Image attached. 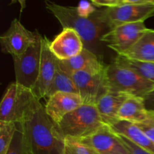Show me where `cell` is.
Returning a JSON list of instances; mask_svg holds the SVG:
<instances>
[{
	"mask_svg": "<svg viewBox=\"0 0 154 154\" xmlns=\"http://www.w3.org/2000/svg\"><path fill=\"white\" fill-rule=\"evenodd\" d=\"M32 154H63L66 136L59 123L45 111L40 100L35 99L20 123Z\"/></svg>",
	"mask_w": 154,
	"mask_h": 154,
	"instance_id": "6da1fadb",
	"label": "cell"
},
{
	"mask_svg": "<svg viewBox=\"0 0 154 154\" xmlns=\"http://www.w3.org/2000/svg\"><path fill=\"white\" fill-rule=\"evenodd\" d=\"M46 7L58 20L63 29L75 30L81 36L84 48L101 59L98 47L102 43V36L109 29L96 17L95 11L91 14L85 15L81 13L79 8L60 5L51 2H46Z\"/></svg>",
	"mask_w": 154,
	"mask_h": 154,
	"instance_id": "7a4b0ae2",
	"label": "cell"
},
{
	"mask_svg": "<svg viewBox=\"0 0 154 154\" xmlns=\"http://www.w3.org/2000/svg\"><path fill=\"white\" fill-rule=\"evenodd\" d=\"M107 84L109 91L120 92L147 99L154 93V84L133 69L113 61L106 66Z\"/></svg>",
	"mask_w": 154,
	"mask_h": 154,
	"instance_id": "3957f363",
	"label": "cell"
},
{
	"mask_svg": "<svg viewBox=\"0 0 154 154\" xmlns=\"http://www.w3.org/2000/svg\"><path fill=\"white\" fill-rule=\"evenodd\" d=\"M105 124L96 105L84 104L66 114L59 123L65 136L77 139L89 136Z\"/></svg>",
	"mask_w": 154,
	"mask_h": 154,
	"instance_id": "277c9868",
	"label": "cell"
},
{
	"mask_svg": "<svg viewBox=\"0 0 154 154\" xmlns=\"http://www.w3.org/2000/svg\"><path fill=\"white\" fill-rule=\"evenodd\" d=\"M35 99L30 89L17 82L9 84L0 105V121L20 123Z\"/></svg>",
	"mask_w": 154,
	"mask_h": 154,
	"instance_id": "5b68a950",
	"label": "cell"
},
{
	"mask_svg": "<svg viewBox=\"0 0 154 154\" xmlns=\"http://www.w3.org/2000/svg\"><path fill=\"white\" fill-rule=\"evenodd\" d=\"M84 105H96L108 90L106 78V66L90 67L72 75Z\"/></svg>",
	"mask_w": 154,
	"mask_h": 154,
	"instance_id": "8992f818",
	"label": "cell"
},
{
	"mask_svg": "<svg viewBox=\"0 0 154 154\" xmlns=\"http://www.w3.org/2000/svg\"><path fill=\"white\" fill-rule=\"evenodd\" d=\"M95 14L110 30L122 24L144 22L154 16V4H123L117 7L96 10Z\"/></svg>",
	"mask_w": 154,
	"mask_h": 154,
	"instance_id": "52a82bcc",
	"label": "cell"
},
{
	"mask_svg": "<svg viewBox=\"0 0 154 154\" xmlns=\"http://www.w3.org/2000/svg\"><path fill=\"white\" fill-rule=\"evenodd\" d=\"M42 35L27 49L21 57L14 58L15 78L17 84L32 89L37 81L42 57Z\"/></svg>",
	"mask_w": 154,
	"mask_h": 154,
	"instance_id": "ba28073f",
	"label": "cell"
},
{
	"mask_svg": "<svg viewBox=\"0 0 154 154\" xmlns=\"http://www.w3.org/2000/svg\"><path fill=\"white\" fill-rule=\"evenodd\" d=\"M40 33L30 32L17 19H14L8 31L0 37L2 51L12 58L21 57L37 40Z\"/></svg>",
	"mask_w": 154,
	"mask_h": 154,
	"instance_id": "9c48e42d",
	"label": "cell"
},
{
	"mask_svg": "<svg viewBox=\"0 0 154 154\" xmlns=\"http://www.w3.org/2000/svg\"><path fill=\"white\" fill-rule=\"evenodd\" d=\"M147 30L144 22L122 24L105 33L101 42L120 55L131 48Z\"/></svg>",
	"mask_w": 154,
	"mask_h": 154,
	"instance_id": "30bf717a",
	"label": "cell"
},
{
	"mask_svg": "<svg viewBox=\"0 0 154 154\" xmlns=\"http://www.w3.org/2000/svg\"><path fill=\"white\" fill-rule=\"evenodd\" d=\"M59 69V60L50 49V41L42 37V57L37 81L32 89L35 97L38 100L45 98L48 88Z\"/></svg>",
	"mask_w": 154,
	"mask_h": 154,
	"instance_id": "8fae6325",
	"label": "cell"
},
{
	"mask_svg": "<svg viewBox=\"0 0 154 154\" xmlns=\"http://www.w3.org/2000/svg\"><path fill=\"white\" fill-rule=\"evenodd\" d=\"M79 140L99 154H129L120 136L107 124L89 136Z\"/></svg>",
	"mask_w": 154,
	"mask_h": 154,
	"instance_id": "7c38bea8",
	"label": "cell"
},
{
	"mask_svg": "<svg viewBox=\"0 0 154 154\" xmlns=\"http://www.w3.org/2000/svg\"><path fill=\"white\" fill-rule=\"evenodd\" d=\"M84 48V42L79 34L69 28L63 29L52 42H50L51 52L60 61L75 57Z\"/></svg>",
	"mask_w": 154,
	"mask_h": 154,
	"instance_id": "4fadbf2b",
	"label": "cell"
},
{
	"mask_svg": "<svg viewBox=\"0 0 154 154\" xmlns=\"http://www.w3.org/2000/svg\"><path fill=\"white\" fill-rule=\"evenodd\" d=\"M83 105L81 96L77 93L58 92L47 99L45 111L57 123L63 117Z\"/></svg>",
	"mask_w": 154,
	"mask_h": 154,
	"instance_id": "5bb4252c",
	"label": "cell"
},
{
	"mask_svg": "<svg viewBox=\"0 0 154 154\" xmlns=\"http://www.w3.org/2000/svg\"><path fill=\"white\" fill-rule=\"evenodd\" d=\"M129 96L132 95L120 92L108 91L98 101L96 107L105 124L111 126L119 121V110Z\"/></svg>",
	"mask_w": 154,
	"mask_h": 154,
	"instance_id": "9a60e30c",
	"label": "cell"
},
{
	"mask_svg": "<svg viewBox=\"0 0 154 154\" xmlns=\"http://www.w3.org/2000/svg\"><path fill=\"white\" fill-rule=\"evenodd\" d=\"M117 56L133 61L154 63V29H148L131 48Z\"/></svg>",
	"mask_w": 154,
	"mask_h": 154,
	"instance_id": "2e32d148",
	"label": "cell"
},
{
	"mask_svg": "<svg viewBox=\"0 0 154 154\" xmlns=\"http://www.w3.org/2000/svg\"><path fill=\"white\" fill-rule=\"evenodd\" d=\"M110 126L114 132L126 137L136 145L154 154V142L136 124L119 120Z\"/></svg>",
	"mask_w": 154,
	"mask_h": 154,
	"instance_id": "e0dca14e",
	"label": "cell"
},
{
	"mask_svg": "<svg viewBox=\"0 0 154 154\" xmlns=\"http://www.w3.org/2000/svg\"><path fill=\"white\" fill-rule=\"evenodd\" d=\"M104 64L102 60L90 50L84 48L79 54L66 60H59V68L67 75H73L79 71Z\"/></svg>",
	"mask_w": 154,
	"mask_h": 154,
	"instance_id": "ac0fdd59",
	"label": "cell"
},
{
	"mask_svg": "<svg viewBox=\"0 0 154 154\" xmlns=\"http://www.w3.org/2000/svg\"><path fill=\"white\" fill-rule=\"evenodd\" d=\"M146 99L139 96H129L118 112V120L138 124L146 119L148 112L145 106Z\"/></svg>",
	"mask_w": 154,
	"mask_h": 154,
	"instance_id": "d6986e66",
	"label": "cell"
},
{
	"mask_svg": "<svg viewBox=\"0 0 154 154\" xmlns=\"http://www.w3.org/2000/svg\"><path fill=\"white\" fill-rule=\"evenodd\" d=\"M58 92L79 94V92H78V88L75 85L72 76L63 72V71L60 70V68L57 70V73L48 88L45 98L48 99V98Z\"/></svg>",
	"mask_w": 154,
	"mask_h": 154,
	"instance_id": "ffe728a7",
	"label": "cell"
},
{
	"mask_svg": "<svg viewBox=\"0 0 154 154\" xmlns=\"http://www.w3.org/2000/svg\"><path fill=\"white\" fill-rule=\"evenodd\" d=\"M114 61L122 66L133 69L143 78L154 84V63H142V62L133 61V60L123 58L119 56H117L114 59Z\"/></svg>",
	"mask_w": 154,
	"mask_h": 154,
	"instance_id": "44dd1931",
	"label": "cell"
},
{
	"mask_svg": "<svg viewBox=\"0 0 154 154\" xmlns=\"http://www.w3.org/2000/svg\"><path fill=\"white\" fill-rule=\"evenodd\" d=\"M16 130L17 123L0 121V154L7 153Z\"/></svg>",
	"mask_w": 154,
	"mask_h": 154,
	"instance_id": "7402d4cb",
	"label": "cell"
},
{
	"mask_svg": "<svg viewBox=\"0 0 154 154\" xmlns=\"http://www.w3.org/2000/svg\"><path fill=\"white\" fill-rule=\"evenodd\" d=\"M6 154H32L23 133L17 126L11 144Z\"/></svg>",
	"mask_w": 154,
	"mask_h": 154,
	"instance_id": "603a6c76",
	"label": "cell"
},
{
	"mask_svg": "<svg viewBox=\"0 0 154 154\" xmlns=\"http://www.w3.org/2000/svg\"><path fill=\"white\" fill-rule=\"evenodd\" d=\"M63 154H99L92 147L86 145L79 139L66 137Z\"/></svg>",
	"mask_w": 154,
	"mask_h": 154,
	"instance_id": "cb8c5ba5",
	"label": "cell"
},
{
	"mask_svg": "<svg viewBox=\"0 0 154 154\" xmlns=\"http://www.w3.org/2000/svg\"><path fill=\"white\" fill-rule=\"evenodd\" d=\"M154 142V110L149 109L147 117L141 123L136 124Z\"/></svg>",
	"mask_w": 154,
	"mask_h": 154,
	"instance_id": "d4e9b609",
	"label": "cell"
},
{
	"mask_svg": "<svg viewBox=\"0 0 154 154\" xmlns=\"http://www.w3.org/2000/svg\"><path fill=\"white\" fill-rule=\"evenodd\" d=\"M117 135H118V134H117ZM118 135L120 136V139L122 140V141H123L125 147H126V149H127L128 151H129V154H153L150 153V152L147 151V150H144L143 148L140 147L139 146L134 144L132 141H131L130 140H129L127 138H126V137L123 136V135Z\"/></svg>",
	"mask_w": 154,
	"mask_h": 154,
	"instance_id": "484cf974",
	"label": "cell"
},
{
	"mask_svg": "<svg viewBox=\"0 0 154 154\" xmlns=\"http://www.w3.org/2000/svg\"><path fill=\"white\" fill-rule=\"evenodd\" d=\"M92 4L98 8H113L123 4V0H91Z\"/></svg>",
	"mask_w": 154,
	"mask_h": 154,
	"instance_id": "4316f807",
	"label": "cell"
},
{
	"mask_svg": "<svg viewBox=\"0 0 154 154\" xmlns=\"http://www.w3.org/2000/svg\"><path fill=\"white\" fill-rule=\"evenodd\" d=\"M123 4H135V5L154 4V0H123Z\"/></svg>",
	"mask_w": 154,
	"mask_h": 154,
	"instance_id": "83f0119b",
	"label": "cell"
},
{
	"mask_svg": "<svg viewBox=\"0 0 154 154\" xmlns=\"http://www.w3.org/2000/svg\"><path fill=\"white\" fill-rule=\"evenodd\" d=\"M16 2H19L20 5V11L22 12L26 8V0H11V4H14Z\"/></svg>",
	"mask_w": 154,
	"mask_h": 154,
	"instance_id": "f1b7e54d",
	"label": "cell"
},
{
	"mask_svg": "<svg viewBox=\"0 0 154 154\" xmlns=\"http://www.w3.org/2000/svg\"><path fill=\"white\" fill-rule=\"evenodd\" d=\"M148 98H150V99H151V101L153 102V107H154V93H153V94L150 95V96H149ZM153 109L154 110V108H153Z\"/></svg>",
	"mask_w": 154,
	"mask_h": 154,
	"instance_id": "f546056e",
	"label": "cell"
}]
</instances>
